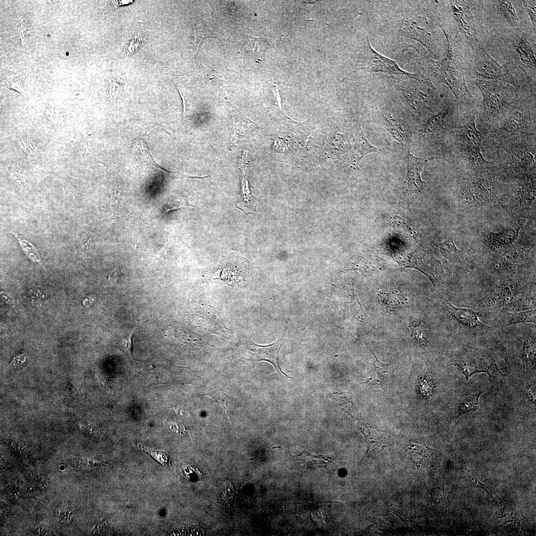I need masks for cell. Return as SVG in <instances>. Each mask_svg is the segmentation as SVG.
I'll use <instances>...</instances> for the list:
<instances>
[{
    "label": "cell",
    "instance_id": "1",
    "mask_svg": "<svg viewBox=\"0 0 536 536\" xmlns=\"http://www.w3.org/2000/svg\"><path fill=\"white\" fill-rule=\"evenodd\" d=\"M474 84L482 93L484 110L489 117L494 118L502 114L514 99V88L508 82L477 79Z\"/></svg>",
    "mask_w": 536,
    "mask_h": 536
},
{
    "label": "cell",
    "instance_id": "2",
    "mask_svg": "<svg viewBox=\"0 0 536 536\" xmlns=\"http://www.w3.org/2000/svg\"><path fill=\"white\" fill-rule=\"evenodd\" d=\"M446 56L433 62L434 68L440 78L449 87L458 100L470 98L462 67L448 39Z\"/></svg>",
    "mask_w": 536,
    "mask_h": 536
},
{
    "label": "cell",
    "instance_id": "3",
    "mask_svg": "<svg viewBox=\"0 0 536 536\" xmlns=\"http://www.w3.org/2000/svg\"><path fill=\"white\" fill-rule=\"evenodd\" d=\"M459 147L467 158L474 164L487 163L481 152V139L475 122V117H469L456 131Z\"/></svg>",
    "mask_w": 536,
    "mask_h": 536
},
{
    "label": "cell",
    "instance_id": "4",
    "mask_svg": "<svg viewBox=\"0 0 536 536\" xmlns=\"http://www.w3.org/2000/svg\"><path fill=\"white\" fill-rule=\"evenodd\" d=\"M363 54L367 67L371 71L406 75L410 78L432 86L430 82L421 76L403 70L395 61L377 52L372 48L368 40L365 41Z\"/></svg>",
    "mask_w": 536,
    "mask_h": 536
},
{
    "label": "cell",
    "instance_id": "5",
    "mask_svg": "<svg viewBox=\"0 0 536 536\" xmlns=\"http://www.w3.org/2000/svg\"><path fill=\"white\" fill-rule=\"evenodd\" d=\"M452 365L459 367L463 371L466 382L475 373L485 372L490 377L502 374L494 359L484 354H464L454 360Z\"/></svg>",
    "mask_w": 536,
    "mask_h": 536
},
{
    "label": "cell",
    "instance_id": "6",
    "mask_svg": "<svg viewBox=\"0 0 536 536\" xmlns=\"http://www.w3.org/2000/svg\"><path fill=\"white\" fill-rule=\"evenodd\" d=\"M475 74L487 79L500 80L514 85V77L483 48L479 49L475 60Z\"/></svg>",
    "mask_w": 536,
    "mask_h": 536
},
{
    "label": "cell",
    "instance_id": "7",
    "mask_svg": "<svg viewBox=\"0 0 536 536\" xmlns=\"http://www.w3.org/2000/svg\"><path fill=\"white\" fill-rule=\"evenodd\" d=\"M404 29L407 36L421 43L428 50L433 49V26L427 17L417 16L408 19L404 24Z\"/></svg>",
    "mask_w": 536,
    "mask_h": 536
},
{
    "label": "cell",
    "instance_id": "8",
    "mask_svg": "<svg viewBox=\"0 0 536 536\" xmlns=\"http://www.w3.org/2000/svg\"><path fill=\"white\" fill-rule=\"evenodd\" d=\"M445 305L450 316L467 329L481 333H486L491 330L489 327L479 320L478 316L479 313L472 309L455 307L448 300H445Z\"/></svg>",
    "mask_w": 536,
    "mask_h": 536
},
{
    "label": "cell",
    "instance_id": "9",
    "mask_svg": "<svg viewBox=\"0 0 536 536\" xmlns=\"http://www.w3.org/2000/svg\"><path fill=\"white\" fill-rule=\"evenodd\" d=\"M401 263L405 267H413L420 270L429 278L434 286L439 285L442 278L444 272L441 263L432 256L424 255L415 257L414 259L407 258Z\"/></svg>",
    "mask_w": 536,
    "mask_h": 536
},
{
    "label": "cell",
    "instance_id": "10",
    "mask_svg": "<svg viewBox=\"0 0 536 536\" xmlns=\"http://www.w3.org/2000/svg\"><path fill=\"white\" fill-rule=\"evenodd\" d=\"M349 134L352 146L351 163L354 168H357L365 155L372 152H378L379 149L369 142L358 123L353 125Z\"/></svg>",
    "mask_w": 536,
    "mask_h": 536
},
{
    "label": "cell",
    "instance_id": "11",
    "mask_svg": "<svg viewBox=\"0 0 536 536\" xmlns=\"http://www.w3.org/2000/svg\"><path fill=\"white\" fill-rule=\"evenodd\" d=\"M533 126L529 109L527 111L516 110L505 119L496 133L500 136H510L517 132L530 130Z\"/></svg>",
    "mask_w": 536,
    "mask_h": 536
},
{
    "label": "cell",
    "instance_id": "12",
    "mask_svg": "<svg viewBox=\"0 0 536 536\" xmlns=\"http://www.w3.org/2000/svg\"><path fill=\"white\" fill-rule=\"evenodd\" d=\"M282 344L283 341L281 339L266 346L254 344L249 349L250 359L253 361L268 362L274 367L280 375L282 374L290 378L282 371L278 362V355Z\"/></svg>",
    "mask_w": 536,
    "mask_h": 536
},
{
    "label": "cell",
    "instance_id": "13",
    "mask_svg": "<svg viewBox=\"0 0 536 536\" xmlns=\"http://www.w3.org/2000/svg\"><path fill=\"white\" fill-rule=\"evenodd\" d=\"M407 173L406 178L408 188L411 192L418 193L422 190L425 183L421 179L420 173L428 160L414 156L409 148L406 150Z\"/></svg>",
    "mask_w": 536,
    "mask_h": 536
},
{
    "label": "cell",
    "instance_id": "14",
    "mask_svg": "<svg viewBox=\"0 0 536 536\" xmlns=\"http://www.w3.org/2000/svg\"><path fill=\"white\" fill-rule=\"evenodd\" d=\"M451 3L455 18L460 28L463 31L468 40L471 44H475L476 34L472 16L469 8L460 1H454Z\"/></svg>",
    "mask_w": 536,
    "mask_h": 536
},
{
    "label": "cell",
    "instance_id": "15",
    "mask_svg": "<svg viewBox=\"0 0 536 536\" xmlns=\"http://www.w3.org/2000/svg\"><path fill=\"white\" fill-rule=\"evenodd\" d=\"M481 393H473L460 397L451 412L449 423L455 421L463 414L477 411L479 408L478 399Z\"/></svg>",
    "mask_w": 536,
    "mask_h": 536
},
{
    "label": "cell",
    "instance_id": "16",
    "mask_svg": "<svg viewBox=\"0 0 536 536\" xmlns=\"http://www.w3.org/2000/svg\"><path fill=\"white\" fill-rule=\"evenodd\" d=\"M256 124L240 113L233 115V128L230 139V147H234L255 128Z\"/></svg>",
    "mask_w": 536,
    "mask_h": 536
},
{
    "label": "cell",
    "instance_id": "17",
    "mask_svg": "<svg viewBox=\"0 0 536 536\" xmlns=\"http://www.w3.org/2000/svg\"><path fill=\"white\" fill-rule=\"evenodd\" d=\"M364 435L368 444V452L378 453L384 448L391 445L388 444L385 438L376 429L371 426L358 428Z\"/></svg>",
    "mask_w": 536,
    "mask_h": 536
},
{
    "label": "cell",
    "instance_id": "18",
    "mask_svg": "<svg viewBox=\"0 0 536 536\" xmlns=\"http://www.w3.org/2000/svg\"><path fill=\"white\" fill-rule=\"evenodd\" d=\"M535 308V295L529 294L527 291L520 294L504 305L501 309V312H516Z\"/></svg>",
    "mask_w": 536,
    "mask_h": 536
},
{
    "label": "cell",
    "instance_id": "19",
    "mask_svg": "<svg viewBox=\"0 0 536 536\" xmlns=\"http://www.w3.org/2000/svg\"><path fill=\"white\" fill-rule=\"evenodd\" d=\"M372 353L375 357V360L372 364L374 367V373L371 377L362 383H367L372 385H380L385 382L392 374L393 366L391 363H384L380 361L372 351Z\"/></svg>",
    "mask_w": 536,
    "mask_h": 536
},
{
    "label": "cell",
    "instance_id": "20",
    "mask_svg": "<svg viewBox=\"0 0 536 536\" xmlns=\"http://www.w3.org/2000/svg\"><path fill=\"white\" fill-rule=\"evenodd\" d=\"M500 323L503 326H510L522 323L536 322V311L532 309L516 312H501Z\"/></svg>",
    "mask_w": 536,
    "mask_h": 536
},
{
    "label": "cell",
    "instance_id": "21",
    "mask_svg": "<svg viewBox=\"0 0 536 536\" xmlns=\"http://www.w3.org/2000/svg\"><path fill=\"white\" fill-rule=\"evenodd\" d=\"M238 168L241 177V189L242 196L246 202L251 200V190L249 183L250 160L248 152L244 150L238 159Z\"/></svg>",
    "mask_w": 536,
    "mask_h": 536
},
{
    "label": "cell",
    "instance_id": "22",
    "mask_svg": "<svg viewBox=\"0 0 536 536\" xmlns=\"http://www.w3.org/2000/svg\"><path fill=\"white\" fill-rule=\"evenodd\" d=\"M525 371L530 369H535L536 365V337L529 336L525 341L520 353Z\"/></svg>",
    "mask_w": 536,
    "mask_h": 536
},
{
    "label": "cell",
    "instance_id": "23",
    "mask_svg": "<svg viewBox=\"0 0 536 536\" xmlns=\"http://www.w3.org/2000/svg\"><path fill=\"white\" fill-rule=\"evenodd\" d=\"M246 271H242L241 268L234 266L233 264H225L221 268L219 279L223 280L225 284L233 286L245 277Z\"/></svg>",
    "mask_w": 536,
    "mask_h": 536
},
{
    "label": "cell",
    "instance_id": "24",
    "mask_svg": "<svg viewBox=\"0 0 536 536\" xmlns=\"http://www.w3.org/2000/svg\"><path fill=\"white\" fill-rule=\"evenodd\" d=\"M386 125L393 137L406 148L409 142V134L400 123L391 117L385 119Z\"/></svg>",
    "mask_w": 536,
    "mask_h": 536
},
{
    "label": "cell",
    "instance_id": "25",
    "mask_svg": "<svg viewBox=\"0 0 536 536\" xmlns=\"http://www.w3.org/2000/svg\"><path fill=\"white\" fill-rule=\"evenodd\" d=\"M516 48L518 57L524 64L536 67L535 54L526 38H522L517 42Z\"/></svg>",
    "mask_w": 536,
    "mask_h": 536
},
{
    "label": "cell",
    "instance_id": "26",
    "mask_svg": "<svg viewBox=\"0 0 536 536\" xmlns=\"http://www.w3.org/2000/svg\"><path fill=\"white\" fill-rule=\"evenodd\" d=\"M449 115V110L446 108L432 116L425 126V132L431 134L438 132L445 126Z\"/></svg>",
    "mask_w": 536,
    "mask_h": 536
},
{
    "label": "cell",
    "instance_id": "27",
    "mask_svg": "<svg viewBox=\"0 0 536 536\" xmlns=\"http://www.w3.org/2000/svg\"><path fill=\"white\" fill-rule=\"evenodd\" d=\"M442 255L453 262H462V253L455 246L452 238L440 245Z\"/></svg>",
    "mask_w": 536,
    "mask_h": 536
},
{
    "label": "cell",
    "instance_id": "28",
    "mask_svg": "<svg viewBox=\"0 0 536 536\" xmlns=\"http://www.w3.org/2000/svg\"><path fill=\"white\" fill-rule=\"evenodd\" d=\"M46 119L53 126L62 127L66 124V115L61 109L54 107H47L44 112Z\"/></svg>",
    "mask_w": 536,
    "mask_h": 536
},
{
    "label": "cell",
    "instance_id": "29",
    "mask_svg": "<svg viewBox=\"0 0 536 536\" xmlns=\"http://www.w3.org/2000/svg\"><path fill=\"white\" fill-rule=\"evenodd\" d=\"M195 45L197 50L204 38L207 37L216 38L217 36L207 26L205 23L200 20L197 22L194 28Z\"/></svg>",
    "mask_w": 536,
    "mask_h": 536
},
{
    "label": "cell",
    "instance_id": "30",
    "mask_svg": "<svg viewBox=\"0 0 536 536\" xmlns=\"http://www.w3.org/2000/svg\"><path fill=\"white\" fill-rule=\"evenodd\" d=\"M498 3L499 10L503 17L511 24H518V16L511 3L507 0H499Z\"/></svg>",
    "mask_w": 536,
    "mask_h": 536
},
{
    "label": "cell",
    "instance_id": "31",
    "mask_svg": "<svg viewBox=\"0 0 536 536\" xmlns=\"http://www.w3.org/2000/svg\"><path fill=\"white\" fill-rule=\"evenodd\" d=\"M18 143L21 149L30 158H36L42 153L34 141L29 137H21Z\"/></svg>",
    "mask_w": 536,
    "mask_h": 536
},
{
    "label": "cell",
    "instance_id": "32",
    "mask_svg": "<svg viewBox=\"0 0 536 536\" xmlns=\"http://www.w3.org/2000/svg\"><path fill=\"white\" fill-rule=\"evenodd\" d=\"M415 339L418 344L425 347L427 343L429 336V328L427 324L423 322H418L415 324L412 329Z\"/></svg>",
    "mask_w": 536,
    "mask_h": 536
},
{
    "label": "cell",
    "instance_id": "33",
    "mask_svg": "<svg viewBox=\"0 0 536 536\" xmlns=\"http://www.w3.org/2000/svg\"><path fill=\"white\" fill-rule=\"evenodd\" d=\"M402 90L405 97L413 105L422 104L427 100V95L416 88L404 87Z\"/></svg>",
    "mask_w": 536,
    "mask_h": 536
},
{
    "label": "cell",
    "instance_id": "34",
    "mask_svg": "<svg viewBox=\"0 0 536 536\" xmlns=\"http://www.w3.org/2000/svg\"><path fill=\"white\" fill-rule=\"evenodd\" d=\"M11 233L18 240L20 245L24 252L33 260L39 262V255L34 246L27 240L22 239L15 232H11Z\"/></svg>",
    "mask_w": 536,
    "mask_h": 536
},
{
    "label": "cell",
    "instance_id": "35",
    "mask_svg": "<svg viewBox=\"0 0 536 536\" xmlns=\"http://www.w3.org/2000/svg\"><path fill=\"white\" fill-rule=\"evenodd\" d=\"M137 446L139 450L149 454V455L160 465H164L167 463V457L163 452L149 449L138 444L137 445Z\"/></svg>",
    "mask_w": 536,
    "mask_h": 536
},
{
    "label": "cell",
    "instance_id": "36",
    "mask_svg": "<svg viewBox=\"0 0 536 536\" xmlns=\"http://www.w3.org/2000/svg\"><path fill=\"white\" fill-rule=\"evenodd\" d=\"M524 6L527 9V12L529 15L532 21V24L533 29L536 31V1L535 0H525L523 1Z\"/></svg>",
    "mask_w": 536,
    "mask_h": 536
},
{
    "label": "cell",
    "instance_id": "37",
    "mask_svg": "<svg viewBox=\"0 0 536 536\" xmlns=\"http://www.w3.org/2000/svg\"><path fill=\"white\" fill-rule=\"evenodd\" d=\"M7 86L8 88L14 89L20 94L24 95L25 92L22 81L18 78H14L6 82Z\"/></svg>",
    "mask_w": 536,
    "mask_h": 536
},
{
    "label": "cell",
    "instance_id": "38",
    "mask_svg": "<svg viewBox=\"0 0 536 536\" xmlns=\"http://www.w3.org/2000/svg\"><path fill=\"white\" fill-rule=\"evenodd\" d=\"M134 331H132L129 335L123 340L122 342V348L125 353L131 357L132 355L133 344L132 338Z\"/></svg>",
    "mask_w": 536,
    "mask_h": 536
},
{
    "label": "cell",
    "instance_id": "39",
    "mask_svg": "<svg viewBox=\"0 0 536 536\" xmlns=\"http://www.w3.org/2000/svg\"><path fill=\"white\" fill-rule=\"evenodd\" d=\"M402 293L399 292H392L388 295V301L395 304H404L406 302V298Z\"/></svg>",
    "mask_w": 536,
    "mask_h": 536
},
{
    "label": "cell",
    "instance_id": "40",
    "mask_svg": "<svg viewBox=\"0 0 536 536\" xmlns=\"http://www.w3.org/2000/svg\"><path fill=\"white\" fill-rule=\"evenodd\" d=\"M10 177L13 181L18 183L20 186H23L25 183L26 177L18 171H11L10 172Z\"/></svg>",
    "mask_w": 536,
    "mask_h": 536
},
{
    "label": "cell",
    "instance_id": "41",
    "mask_svg": "<svg viewBox=\"0 0 536 536\" xmlns=\"http://www.w3.org/2000/svg\"><path fill=\"white\" fill-rule=\"evenodd\" d=\"M78 426L80 430L86 435L89 436L97 435V432H95L90 426H85L80 423L78 424Z\"/></svg>",
    "mask_w": 536,
    "mask_h": 536
},
{
    "label": "cell",
    "instance_id": "42",
    "mask_svg": "<svg viewBox=\"0 0 536 536\" xmlns=\"http://www.w3.org/2000/svg\"><path fill=\"white\" fill-rule=\"evenodd\" d=\"M69 514H70V509H67L66 511L61 512L60 514V519L61 521H67L69 520Z\"/></svg>",
    "mask_w": 536,
    "mask_h": 536
},
{
    "label": "cell",
    "instance_id": "43",
    "mask_svg": "<svg viewBox=\"0 0 536 536\" xmlns=\"http://www.w3.org/2000/svg\"><path fill=\"white\" fill-rule=\"evenodd\" d=\"M133 0H117L113 1L112 3L115 6L128 4L132 2Z\"/></svg>",
    "mask_w": 536,
    "mask_h": 536
}]
</instances>
